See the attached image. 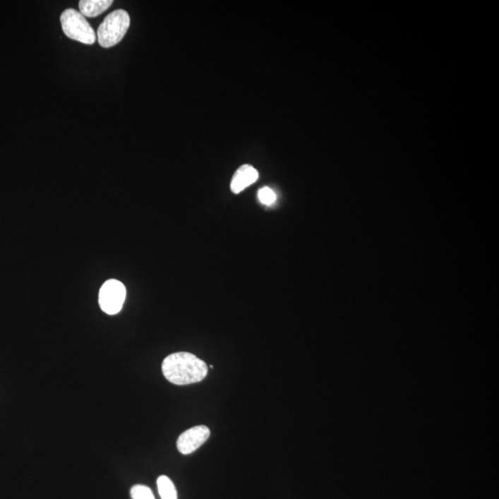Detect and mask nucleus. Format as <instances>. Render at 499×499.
I'll use <instances>...</instances> for the list:
<instances>
[{"mask_svg": "<svg viewBox=\"0 0 499 499\" xmlns=\"http://www.w3.org/2000/svg\"><path fill=\"white\" fill-rule=\"evenodd\" d=\"M157 488L162 499H178V493L174 483L166 475H161L157 479Z\"/></svg>", "mask_w": 499, "mask_h": 499, "instance_id": "8", "label": "nucleus"}, {"mask_svg": "<svg viewBox=\"0 0 499 499\" xmlns=\"http://www.w3.org/2000/svg\"><path fill=\"white\" fill-rule=\"evenodd\" d=\"M259 178V173L253 166L244 165L239 167L233 176L231 189L232 193H240L244 190L255 184Z\"/></svg>", "mask_w": 499, "mask_h": 499, "instance_id": "6", "label": "nucleus"}, {"mask_svg": "<svg viewBox=\"0 0 499 499\" xmlns=\"http://www.w3.org/2000/svg\"><path fill=\"white\" fill-rule=\"evenodd\" d=\"M258 199L263 205H271L276 201L277 196L276 193H275L270 188L264 187L259 190Z\"/></svg>", "mask_w": 499, "mask_h": 499, "instance_id": "10", "label": "nucleus"}, {"mask_svg": "<svg viewBox=\"0 0 499 499\" xmlns=\"http://www.w3.org/2000/svg\"><path fill=\"white\" fill-rule=\"evenodd\" d=\"M210 436V430L208 426H198L188 429L179 436L177 447L179 452L188 455L198 450L203 444L205 443Z\"/></svg>", "mask_w": 499, "mask_h": 499, "instance_id": "5", "label": "nucleus"}, {"mask_svg": "<svg viewBox=\"0 0 499 499\" xmlns=\"http://www.w3.org/2000/svg\"><path fill=\"white\" fill-rule=\"evenodd\" d=\"M164 376L178 385H190L204 380L208 368L204 361L189 352L169 355L162 363Z\"/></svg>", "mask_w": 499, "mask_h": 499, "instance_id": "1", "label": "nucleus"}, {"mask_svg": "<svg viewBox=\"0 0 499 499\" xmlns=\"http://www.w3.org/2000/svg\"><path fill=\"white\" fill-rule=\"evenodd\" d=\"M113 4V0H80V13L85 17L95 18L109 10Z\"/></svg>", "mask_w": 499, "mask_h": 499, "instance_id": "7", "label": "nucleus"}, {"mask_svg": "<svg viewBox=\"0 0 499 499\" xmlns=\"http://www.w3.org/2000/svg\"><path fill=\"white\" fill-rule=\"evenodd\" d=\"M126 289L119 280L109 279L100 291V306L107 315H116L124 306Z\"/></svg>", "mask_w": 499, "mask_h": 499, "instance_id": "4", "label": "nucleus"}, {"mask_svg": "<svg viewBox=\"0 0 499 499\" xmlns=\"http://www.w3.org/2000/svg\"><path fill=\"white\" fill-rule=\"evenodd\" d=\"M131 25L130 15L124 10H116L107 15L98 27V43L104 49L118 44L124 39Z\"/></svg>", "mask_w": 499, "mask_h": 499, "instance_id": "2", "label": "nucleus"}, {"mask_svg": "<svg viewBox=\"0 0 499 499\" xmlns=\"http://www.w3.org/2000/svg\"><path fill=\"white\" fill-rule=\"evenodd\" d=\"M62 30L68 38L85 44H92L97 40L92 27L80 11L68 8L61 16Z\"/></svg>", "mask_w": 499, "mask_h": 499, "instance_id": "3", "label": "nucleus"}, {"mask_svg": "<svg viewBox=\"0 0 499 499\" xmlns=\"http://www.w3.org/2000/svg\"><path fill=\"white\" fill-rule=\"evenodd\" d=\"M131 499H155V495L149 487L142 485L133 486L131 490Z\"/></svg>", "mask_w": 499, "mask_h": 499, "instance_id": "9", "label": "nucleus"}]
</instances>
